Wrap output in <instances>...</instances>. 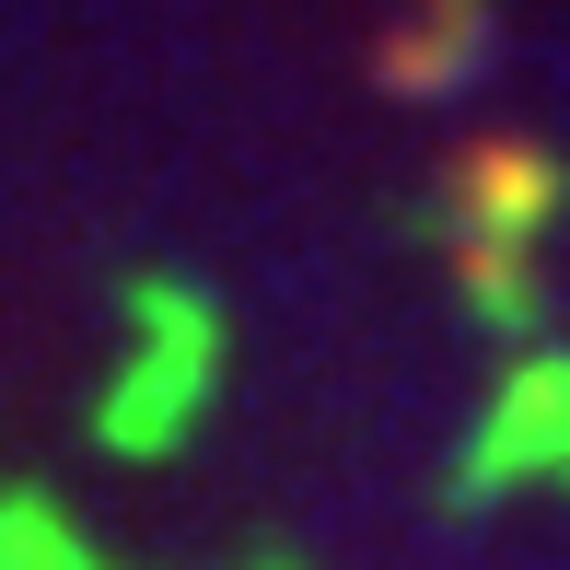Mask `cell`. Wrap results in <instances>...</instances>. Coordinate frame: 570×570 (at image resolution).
Segmentation results:
<instances>
[{"label": "cell", "instance_id": "1", "mask_svg": "<svg viewBox=\"0 0 570 570\" xmlns=\"http://www.w3.org/2000/svg\"><path fill=\"white\" fill-rule=\"evenodd\" d=\"M0 570H94V559L36 489H0Z\"/></svg>", "mask_w": 570, "mask_h": 570}]
</instances>
